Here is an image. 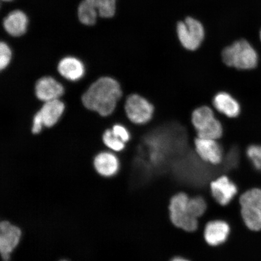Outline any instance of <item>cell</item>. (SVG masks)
Listing matches in <instances>:
<instances>
[{
    "label": "cell",
    "mask_w": 261,
    "mask_h": 261,
    "mask_svg": "<svg viewBox=\"0 0 261 261\" xmlns=\"http://www.w3.org/2000/svg\"><path fill=\"white\" fill-rule=\"evenodd\" d=\"M122 94L118 82L112 77H103L91 85L82 100L87 109L107 116L115 110Z\"/></svg>",
    "instance_id": "1"
},
{
    "label": "cell",
    "mask_w": 261,
    "mask_h": 261,
    "mask_svg": "<svg viewBox=\"0 0 261 261\" xmlns=\"http://www.w3.org/2000/svg\"><path fill=\"white\" fill-rule=\"evenodd\" d=\"M223 60L228 66L240 70H251L255 68L258 57L249 42L241 40L225 48L222 53Z\"/></svg>",
    "instance_id": "2"
},
{
    "label": "cell",
    "mask_w": 261,
    "mask_h": 261,
    "mask_svg": "<svg viewBox=\"0 0 261 261\" xmlns=\"http://www.w3.org/2000/svg\"><path fill=\"white\" fill-rule=\"evenodd\" d=\"M189 195L185 192H179L173 195L169 205V217L176 227L188 232H193L198 229V220L189 214Z\"/></svg>",
    "instance_id": "3"
},
{
    "label": "cell",
    "mask_w": 261,
    "mask_h": 261,
    "mask_svg": "<svg viewBox=\"0 0 261 261\" xmlns=\"http://www.w3.org/2000/svg\"><path fill=\"white\" fill-rule=\"evenodd\" d=\"M192 123L198 138L217 140L223 135V126L208 107L195 110L192 114Z\"/></svg>",
    "instance_id": "4"
},
{
    "label": "cell",
    "mask_w": 261,
    "mask_h": 261,
    "mask_svg": "<svg viewBox=\"0 0 261 261\" xmlns=\"http://www.w3.org/2000/svg\"><path fill=\"white\" fill-rule=\"evenodd\" d=\"M177 34L182 46L189 50L197 49L203 41L204 31L203 25L196 19L188 17L177 25Z\"/></svg>",
    "instance_id": "5"
},
{
    "label": "cell",
    "mask_w": 261,
    "mask_h": 261,
    "mask_svg": "<svg viewBox=\"0 0 261 261\" xmlns=\"http://www.w3.org/2000/svg\"><path fill=\"white\" fill-rule=\"evenodd\" d=\"M125 109L130 121L137 125L149 122L154 112V107L148 100L136 94L127 98Z\"/></svg>",
    "instance_id": "6"
},
{
    "label": "cell",
    "mask_w": 261,
    "mask_h": 261,
    "mask_svg": "<svg viewBox=\"0 0 261 261\" xmlns=\"http://www.w3.org/2000/svg\"><path fill=\"white\" fill-rule=\"evenodd\" d=\"M208 187L212 197L222 206L230 204L238 194V188L236 182L226 175H221L214 179Z\"/></svg>",
    "instance_id": "7"
},
{
    "label": "cell",
    "mask_w": 261,
    "mask_h": 261,
    "mask_svg": "<svg viewBox=\"0 0 261 261\" xmlns=\"http://www.w3.org/2000/svg\"><path fill=\"white\" fill-rule=\"evenodd\" d=\"M20 228L8 221L0 223V253L3 261H9L11 254L20 241Z\"/></svg>",
    "instance_id": "8"
},
{
    "label": "cell",
    "mask_w": 261,
    "mask_h": 261,
    "mask_svg": "<svg viewBox=\"0 0 261 261\" xmlns=\"http://www.w3.org/2000/svg\"><path fill=\"white\" fill-rule=\"evenodd\" d=\"M230 230V225L226 221L215 220L208 221L204 227V240L210 246H221L226 242Z\"/></svg>",
    "instance_id": "9"
},
{
    "label": "cell",
    "mask_w": 261,
    "mask_h": 261,
    "mask_svg": "<svg viewBox=\"0 0 261 261\" xmlns=\"http://www.w3.org/2000/svg\"><path fill=\"white\" fill-rule=\"evenodd\" d=\"M197 154L205 162L218 165L223 160V150L216 140L198 138L195 140Z\"/></svg>",
    "instance_id": "10"
},
{
    "label": "cell",
    "mask_w": 261,
    "mask_h": 261,
    "mask_svg": "<svg viewBox=\"0 0 261 261\" xmlns=\"http://www.w3.org/2000/svg\"><path fill=\"white\" fill-rule=\"evenodd\" d=\"M35 95L39 100L44 102L59 99L64 92L62 84L54 78L43 77L39 80L35 84Z\"/></svg>",
    "instance_id": "11"
},
{
    "label": "cell",
    "mask_w": 261,
    "mask_h": 261,
    "mask_svg": "<svg viewBox=\"0 0 261 261\" xmlns=\"http://www.w3.org/2000/svg\"><path fill=\"white\" fill-rule=\"evenodd\" d=\"M58 70L65 79L77 81L84 76L85 67L79 59L68 57L62 59L59 63Z\"/></svg>",
    "instance_id": "12"
},
{
    "label": "cell",
    "mask_w": 261,
    "mask_h": 261,
    "mask_svg": "<svg viewBox=\"0 0 261 261\" xmlns=\"http://www.w3.org/2000/svg\"><path fill=\"white\" fill-rule=\"evenodd\" d=\"M28 18L24 12L16 10L6 16L3 20L5 31L12 37H20L25 34L28 25Z\"/></svg>",
    "instance_id": "13"
},
{
    "label": "cell",
    "mask_w": 261,
    "mask_h": 261,
    "mask_svg": "<svg viewBox=\"0 0 261 261\" xmlns=\"http://www.w3.org/2000/svg\"><path fill=\"white\" fill-rule=\"evenodd\" d=\"M213 105L218 112L230 118L237 117L241 112L240 103L226 92L217 93L214 97Z\"/></svg>",
    "instance_id": "14"
},
{
    "label": "cell",
    "mask_w": 261,
    "mask_h": 261,
    "mask_svg": "<svg viewBox=\"0 0 261 261\" xmlns=\"http://www.w3.org/2000/svg\"><path fill=\"white\" fill-rule=\"evenodd\" d=\"M94 166L98 174L106 177H112L118 172L119 162L115 155L109 152L97 154L94 160Z\"/></svg>",
    "instance_id": "15"
},
{
    "label": "cell",
    "mask_w": 261,
    "mask_h": 261,
    "mask_svg": "<svg viewBox=\"0 0 261 261\" xmlns=\"http://www.w3.org/2000/svg\"><path fill=\"white\" fill-rule=\"evenodd\" d=\"M64 103L59 99L44 102L38 113L40 114L43 125L51 127L56 124L64 113Z\"/></svg>",
    "instance_id": "16"
},
{
    "label": "cell",
    "mask_w": 261,
    "mask_h": 261,
    "mask_svg": "<svg viewBox=\"0 0 261 261\" xmlns=\"http://www.w3.org/2000/svg\"><path fill=\"white\" fill-rule=\"evenodd\" d=\"M241 215L245 226L248 230L251 231L261 230V210L241 208Z\"/></svg>",
    "instance_id": "17"
},
{
    "label": "cell",
    "mask_w": 261,
    "mask_h": 261,
    "mask_svg": "<svg viewBox=\"0 0 261 261\" xmlns=\"http://www.w3.org/2000/svg\"><path fill=\"white\" fill-rule=\"evenodd\" d=\"M238 201L241 208H253L261 210V189L253 188L243 192Z\"/></svg>",
    "instance_id": "18"
},
{
    "label": "cell",
    "mask_w": 261,
    "mask_h": 261,
    "mask_svg": "<svg viewBox=\"0 0 261 261\" xmlns=\"http://www.w3.org/2000/svg\"><path fill=\"white\" fill-rule=\"evenodd\" d=\"M207 210V203L203 195H195L189 197L188 211L191 216L200 219Z\"/></svg>",
    "instance_id": "19"
},
{
    "label": "cell",
    "mask_w": 261,
    "mask_h": 261,
    "mask_svg": "<svg viewBox=\"0 0 261 261\" xmlns=\"http://www.w3.org/2000/svg\"><path fill=\"white\" fill-rule=\"evenodd\" d=\"M78 18L81 23L87 25H92L96 23L98 12L95 8L84 0L78 7Z\"/></svg>",
    "instance_id": "20"
},
{
    "label": "cell",
    "mask_w": 261,
    "mask_h": 261,
    "mask_svg": "<svg viewBox=\"0 0 261 261\" xmlns=\"http://www.w3.org/2000/svg\"><path fill=\"white\" fill-rule=\"evenodd\" d=\"M97 11L101 17L112 18L115 14L116 0H86Z\"/></svg>",
    "instance_id": "21"
},
{
    "label": "cell",
    "mask_w": 261,
    "mask_h": 261,
    "mask_svg": "<svg viewBox=\"0 0 261 261\" xmlns=\"http://www.w3.org/2000/svg\"><path fill=\"white\" fill-rule=\"evenodd\" d=\"M103 142L114 151H120L125 148V142L114 135L112 129H107L103 135Z\"/></svg>",
    "instance_id": "22"
},
{
    "label": "cell",
    "mask_w": 261,
    "mask_h": 261,
    "mask_svg": "<svg viewBox=\"0 0 261 261\" xmlns=\"http://www.w3.org/2000/svg\"><path fill=\"white\" fill-rule=\"evenodd\" d=\"M247 155L254 168L261 171V145H251L247 148Z\"/></svg>",
    "instance_id": "23"
},
{
    "label": "cell",
    "mask_w": 261,
    "mask_h": 261,
    "mask_svg": "<svg viewBox=\"0 0 261 261\" xmlns=\"http://www.w3.org/2000/svg\"><path fill=\"white\" fill-rule=\"evenodd\" d=\"M12 58L11 48L6 42H2L0 44V69H5L8 66Z\"/></svg>",
    "instance_id": "24"
},
{
    "label": "cell",
    "mask_w": 261,
    "mask_h": 261,
    "mask_svg": "<svg viewBox=\"0 0 261 261\" xmlns=\"http://www.w3.org/2000/svg\"><path fill=\"white\" fill-rule=\"evenodd\" d=\"M112 130L114 135L122 140L123 142H128L129 140V133L125 126L117 124V125L113 126Z\"/></svg>",
    "instance_id": "25"
},
{
    "label": "cell",
    "mask_w": 261,
    "mask_h": 261,
    "mask_svg": "<svg viewBox=\"0 0 261 261\" xmlns=\"http://www.w3.org/2000/svg\"><path fill=\"white\" fill-rule=\"evenodd\" d=\"M42 126H44L43 123H42V120L41 117L38 112L36 113L34 118V121H33V126L32 128V132L33 134H35V135H37V134L40 133L42 128Z\"/></svg>",
    "instance_id": "26"
},
{
    "label": "cell",
    "mask_w": 261,
    "mask_h": 261,
    "mask_svg": "<svg viewBox=\"0 0 261 261\" xmlns=\"http://www.w3.org/2000/svg\"><path fill=\"white\" fill-rule=\"evenodd\" d=\"M170 261H191V260H189L187 258H185V257H184L175 256L174 257H173V258Z\"/></svg>",
    "instance_id": "27"
},
{
    "label": "cell",
    "mask_w": 261,
    "mask_h": 261,
    "mask_svg": "<svg viewBox=\"0 0 261 261\" xmlns=\"http://www.w3.org/2000/svg\"><path fill=\"white\" fill-rule=\"evenodd\" d=\"M2 1L10 2V1H12V0H2Z\"/></svg>",
    "instance_id": "28"
},
{
    "label": "cell",
    "mask_w": 261,
    "mask_h": 261,
    "mask_svg": "<svg viewBox=\"0 0 261 261\" xmlns=\"http://www.w3.org/2000/svg\"><path fill=\"white\" fill-rule=\"evenodd\" d=\"M260 41H261V30H260Z\"/></svg>",
    "instance_id": "29"
},
{
    "label": "cell",
    "mask_w": 261,
    "mask_h": 261,
    "mask_svg": "<svg viewBox=\"0 0 261 261\" xmlns=\"http://www.w3.org/2000/svg\"><path fill=\"white\" fill-rule=\"evenodd\" d=\"M60 261H68V260H61Z\"/></svg>",
    "instance_id": "30"
}]
</instances>
